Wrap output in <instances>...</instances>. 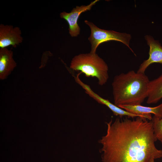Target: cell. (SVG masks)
Instances as JSON below:
<instances>
[{
  "label": "cell",
  "mask_w": 162,
  "mask_h": 162,
  "mask_svg": "<svg viewBox=\"0 0 162 162\" xmlns=\"http://www.w3.org/2000/svg\"><path fill=\"white\" fill-rule=\"evenodd\" d=\"M106 134L98 140L103 162H151L162 158L151 121L138 117L106 122Z\"/></svg>",
  "instance_id": "obj_1"
},
{
  "label": "cell",
  "mask_w": 162,
  "mask_h": 162,
  "mask_svg": "<svg viewBox=\"0 0 162 162\" xmlns=\"http://www.w3.org/2000/svg\"><path fill=\"white\" fill-rule=\"evenodd\" d=\"M150 80L145 74L130 70L116 76L112 83L114 104L141 105L148 95Z\"/></svg>",
  "instance_id": "obj_2"
},
{
  "label": "cell",
  "mask_w": 162,
  "mask_h": 162,
  "mask_svg": "<svg viewBox=\"0 0 162 162\" xmlns=\"http://www.w3.org/2000/svg\"><path fill=\"white\" fill-rule=\"evenodd\" d=\"M70 68L73 70L80 71L86 77H96L101 86L106 84L109 78L107 64L96 53L76 56L71 61Z\"/></svg>",
  "instance_id": "obj_3"
},
{
  "label": "cell",
  "mask_w": 162,
  "mask_h": 162,
  "mask_svg": "<svg viewBox=\"0 0 162 162\" xmlns=\"http://www.w3.org/2000/svg\"><path fill=\"white\" fill-rule=\"evenodd\" d=\"M85 22L89 26L91 30V34L88 38L91 44L90 52L96 53V49L100 44L110 40L117 41L123 43L133 52L129 46L131 38L130 34L112 30L101 29L92 22L87 20H85Z\"/></svg>",
  "instance_id": "obj_4"
},
{
  "label": "cell",
  "mask_w": 162,
  "mask_h": 162,
  "mask_svg": "<svg viewBox=\"0 0 162 162\" xmlns=\"http://www.w3.org/2000/svg\"><path fill=\"white\" fill-rule=\"evenodd\" d=\"M99 0H95L87 5L76 6L70 12H61L60 14L61 18L64 19L69 25V32L72 37H76L80 34V28L77 21L80 14L90 10L92 7Z\"/></svg>",
  "instance_id": "obj_5"
},
{
  "label": "cell",
  "mask_w": 162,
  "mask_h": 162,
  "mask_svg": "<svg viewBox=\"0 0 162 162\" xmlns=\"http://www.w3.org/2000/svg\"><path fill=\"white\" fill-rule=\"evenodd\" d=\"M75 80L76 82L85 90L86 93L88 94L98 103L106 106L112 112L115 116H118L120 118H121L124 116H126L128 118H132L138 117H145L142 116L129 112L116 106L114 104H112L108 100L101 97L94 92L89 86L85 84L82 81L79 77H76Z\"/></svg>",
  "instance_id": "obj_6"
},
{
  "label": "cell",
  "mask_w": 162,
  "mask_h": 162,
  "mask_svg": "<svg viewBox=\"0 0 162 162\" xmlns=\"http://www.w3.org/2000/svg\"><path fill=\"white\" fill-rule=\"evenodd\" d=\"M22 32L18 27L11 25H0V47L7 48L10 46L16 47L21 43L23 38Z\"/></svg>",
  "instance_id": "obj_7"
},
{
  "label": "cell",
  "mask_w": 162,
  "mask_h": 162,
  "mask_svg": "<svg viewBox=\"0 0 162 162\" xmlns=\"http://www.w3.org/2000/svg\"><path fill=\"white\" fill-rule=\"evenodd\" d=\"M145 38L149 47V56L140 64L137 71L142 74H145L147 68L153 63H157L162 64V46L158 41L155 40L152 36L146 35Z\"/></svg>",
  "instance_id": "obj_8"
},
{
  "label": "cell",
  "mask_w": 162,
  "mask_h": 162,
  "mask_svg": "<svg viewBox=\"0 0 162 162\" xmlns=\"http://www.w3.org/2000/svg\"><path fill=\"white\" fill-rule=\"evenodd\" d=\"M119 107L131 113L142 116L150 121H151L152 118L151 114L157 118H160L162 117V103L154 107L137 105H123Z\"/></svg>",
  "instance_id": "obj_9"
},
{
  "label": "cell",
  "mask_w": 162,
  "mask_h": 162,
  "mask_svg": "<svg viewBox=\"0 0 162 162\" xmlns=\"http://www.w3.org/2000/svg\"><path fill=\"white\" fill-rule=\"evenodd\" d=\"M13 52L7 48L0 49V79L7 78L16 66L14 59Z\"/></svg>",
  "instance_id": "obj_10"
},
{
  "label": "cell",
  "mask_w": 162,
  "mask_h": 162,
  "mask_svg": "<svg viewBox=\"0 0 162 162\" xmlns=\"http://www.w3.org/2000/svg\"><path fill=\"white\" fill-rule=\"evenodd\" d=\"M162 99V74L157 78L150 81L147 103L156 104Z\"/></svg>",
  "instance_id": "obj_11"
},
{
  "label": "cell",
  "mask_w": 162,
  "mask_h": 162,
  "mask_svg": "<svg viewBox=\"0 0 162 162\" xmlns=\"http://www.w3.org/2000/svg\"><path fill=\"white\" fill-rule=\"evenodd\" d=\"M151 121L156 137L162 143V117L159 118L154 116Z\"/></svg>",
  "instance_id": "obj_12"
},
{
  "label": "cell",
  "mask_w": 162,
  "mask_h": 162,
  "mask_svg": "<svg viewBox=\"0 0 162 162\" xmlns=\"http://www.w3.org/2000/svg\"><path fill=\"white\" fill-rule=\"evenodd\" d=\"M154 159H153L151 161V162H154Z\"/></svg>",
  "instance_id": "obj_13"
}]
</instances>
